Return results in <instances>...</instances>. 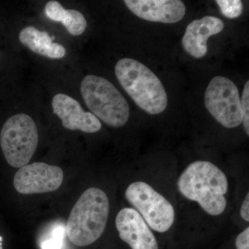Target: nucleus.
Wrapping results in <instances>:
<instances>
[{"label":"nucleus","mask_w":249,"mask_h":249,"mask_svg":"<svg viewBox=\"0 0 249 249\" xmlns=\"http://www.w3.org/2000/svg\"><path fill=\"white\" fill-rule=\"evenodd\" d=\"M178 186L184 197L197 202L208 214L218 216L225 211L229 182L213 163L205 160L191 163L180 175Z\"/></svg>","instance_id":"1"},{"label":"nucleus","mask_w":249,"mask_h":249,"mask_svg":"<svg viewBox=\"0 0 249 249\" xmlns=\"http://www.w3.org/2000/svg\"><path fill=\"white\" fill-rule=\"evenodd\" d=\"M109 213L107 194L99 188H88L71 210L66 226L67 237L78 247L91 245L103 235Z\"/></svg>","instance_id":"2"},{"label":"nucleus","mask_w":249,"mask_h":249,"mask_svg":"<svg viewBox=\"0 0 249 249\" xmlns=\"http://www.w3.org/2000/svg\"><path fill=\"white\" fill-rule=\"evenodd\" d=\"M119 83L137 106L152 115L168 106V94L161 81L145 65L132 58H123L115 66Z\"/></svg>","instance_id":"3"},{"label":"nucleus","mask_w":249,"mask_h":249,"mask_svg":"<svg viewBox=\"0 0 249 249\" xmlns=\"http://www.w3.org/2000/svg\"><path fill=\"white\" fill-rule=\"evenodd\" d=\"M80 92L87 107L105 124L121 127L129 120L127 100L109 80L95 75H88L82 80Z\"/></svg>","instance_id":"4"},{"label":"nucleus","mask_w":249,"mask_h":249,"mask_svg":"<svg viewBox=\"0 0 249 249\" xmlns=\"http://www.w3.org/2000/svg\"><path fill=\"white\" fill-rule=\"evenodd\" d=\"M39 135L34 119L26 114L11 116L0 133V145L6 161L20 168L29 163L38 145Z\"/></svg>","instance_id":"5"},{"label":"nucleus","mask_w":249,"mask_h":249,"mask_svg":"<svg viewBox=\"0 0 249 249\" xmlns=\"http://www.w3.org/2000/svg\"><path fill=\"white\" fill-rule=\"evenodd\" d=\"M126 199L155 231L165 232L173 225L175 213L173 205L143 181H136L127 187Z\"/></svg>","instance_id":"6"},{"label":"nucleus","mask_w":249,"mask_h":249,"mask_svg":"<svg viewBox=\"0 0 249 249\" xmlns=\"http://www.w3.org/2000/svg\"><path fill=\"white\" fill-rule=\"evenodd\" d=\"M205 106L213 117L227 128H235L242 123L240 92L235 83L218 76L206 88Z\"/></svg>","instance_id":"7"},{"label":"nucleus","mask_w":249,"mask_h":249,"mask_svg":"<svg viewBox=\"0 0 249 249\" xmlns=\"http://www.w3.org/2000/svg\"><path fill=\"white\" fill-rule=\"evenodd\" d=\"M63 178V171L60 167L36 162L18 170L14 185L20 194H39L56 191L61 186Z\"/></svg>","instance_id":"8"},{"label":"nucleus","mask_w":249,"mask_h":249,"mask_svg":"<svg viewBox=\"0 0 249 249\" xmlns=\"http://www.w3.org/2000/svg\"><path fill=\"white\" fill-rule=\"evenodd\" d=\"M119 237L132 249H159L157 239L136 210L124 208L116 217Z\"/></svg>","instance_id":"9"},{"label":"nucleus","mask_w":249,"mask_h":249,"mask_svg":"<svg viewBox=\"0 0 249 249\" xmlns=\"http://www.w3.org/2000/svg\"><path fill=\"white\" fill-rule=\"evenodd\" d=\"M52 105L54 114L60 118L66 129L96 133L102 127L99 119L92 113L83 110L80 103L71 96L58 93L52 99Z\"/></svg>","instance_id":"10"},{"label":"nucleus","mask_w":249,"mask_h":249,"mask_svg":"<svg viewBox=\"0 0 249 249\" xmlns=\"http://www.w3.org/2000/svg\"><path fill=\"white\" fill-rule=\"evenodd\" d=\"M137 17L150 22L175 24L186 15V6L179 0H124Z\"/></svg>","instance_id":"11"},{"label":"nucleus","mask_w":249,"mask_h":249,"mask_svg":"<svg viewBox=\"0 0 249 249\" xmlns=\"http://www.w3.org/2000/svg\"><path fill=\"white\" fill-rule=\"evenodd\" d=\"M224 28L222 19L214 16L195 19L186 27L182 38L183 49L193 58H203L208 52V39L222 32Z\"/></svg>","instance_id":"12"},{"label":"nucleus","mask_w":249,"mask_h":249,"mask_svg":"<svg viewBox=\"0 0 249 249\" xmlns=\"http://www.w3.org/2000/svg\"><path fill=\"white\" fill-rule=\"evenodd\" d=\"M19 40L31 52L51 59H60L66 55V49L55 43L46 31H41L33 26L24 28L19 34Z\"/></svg>","instance_id":"13"},{"label":"nucleus","mask_w":249,"mask_h":249,"mask_svg":"<svg viewBox=\"0 0 249 249\" xmlns=\"http://www.w3.org/2000/svg\"><path fill=\"white\" fill-rule=\"evenodd\" d=\"M46 16L51 20L62 23L69 34L72 36L81 35L88 26L86 19L80 11L65 9L57 1H50L46 4Z\"/></svg>","instance_id":"14"},{"label":"nucleus","mask_w":249,"mask_h":249,"mask_svg":"<svg viewBox=\"0 0 249 249\" xmlns=\"http://www.w3.org/2000/svg\"><path fill=\"white\" fill-rule=\"evenodd\" d=\"M215 2L223 16L229 19L240 17L243 11V4L240 0H217Z\"/></svg>","instance_id":"15"},{"label":"nucleus","mask_w":249,"mask_h":249,"mask_svg":"<svg viewBox=\"0 0 249 249\" xmlns=\"http://www.w3.org/2000/svg\"><path fill=\"white\" fill-rule=\"evenodd\" d=\"M240 101L244 128L246 134L249 136V81L246 83Z\"/></svg>","instance_id":"16"},{"label":"nucleus","mask_w":249,"mask_h":249,"mask_svg":"<svg viewBox=\"0 0 249 249\" xmlns=\"http://www.w3.org/2000/svg\"><path fill=\"white\" fill-rule=\"evenodd\" d=\"M63 228L57 227L54 229L52 233V237L45 241L41 245L42 249H61L63 243L64 237Z\"/></svg>","instance_id":"17"},{"label":"nucleus","mask_w":249,"mask_h":249,"mask_svg":"<svg viewBox=\"0 0 249 249\" xmlns=\"http://www.w3.org/2000/svg\"><path fill=\"white\" fill-rule=\"evenodd\" d=\"M235 247L237 249H249V227L237 236L235 240Z\"/></svg>","instance_id":"18"},{"label":"nucleus","mask_w":249,"mask_h":249,"mask_svg":"<svg viewBox=\"0 0 249 249\" xmlns=\"http://www.w3.org/2000/svg\"><path fill=\"white\" fill-rule=\"evenodd\" d=\"M240 215L247 222H249V193H247L241 206Z\"/></svg>","instance_id":"19"},{"label":"nucleus","mask_w":249,"mask_h":249,"mask_svg":"<svg viewBox=\"0 0 249 249\" xmlns=\"http://www.w3.org/2000/svg\"><path fill=\"white\" fill-rule=\"evenodd\" d=\"M3 246V237L0 235V249H2Z\"/></svg>","instance_id":"20"}]
</instances>
